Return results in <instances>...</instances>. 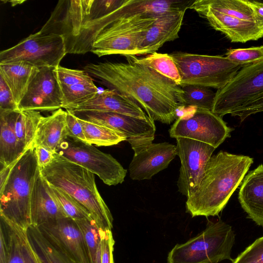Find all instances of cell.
<instances>
[{
  "label": "cell",
  "instance_id": "cell-1",
  "mask_svg": "<svg viewBox=\"0 0 263 263\" xmlns=\"http://www.w3.org/2000/svg\"><path fill=\"white\" fill-rule=\"evenodd\" d=\"M127 62L89 63L83 70L107 89L134 102L154 121L170 124L184 107L180 85L128 57Z\"/></svg>",
  "mask_w": 263,
  "mask_h": 263
},
{
  "label": "cell",
  "instance_id": "cell-2",
  "mask_svg": "<svg viewBox=\"0 0 263 263\" xmlns=\"http://www.w3.org/2000/svg\"><path fill=\"white\" fill-rule=\"evenodd\" d=\"M124 0H61L39 32L63 37L67 53L91 52L98 36L115 22Z\"/></svg>",
  "mask_w": 263,
  "mask_h": 263
},
{
  "label": "cell",
  "instance_id": "cell-3",
  "mask_svg": "<svg viewBox=\"0 0 263 263\" xmlns=\"http://www.w3.org/2000/svg\"><path fill=\"white\" fill-rule=\"evenodd\" d=\"M252 158L220 151L208 160L200 183L187 198L186 212L192 217L217 216L242 183Z\"/></svg>",
  "mask_w": 263,
  "mask_h": 263
},
{
  "label": "cell",
  "instance_id": "cell-4",
  "mask_svg": "<svg viewBox=\"0 0 263 263\" xmlns=\"http://www.w3.org/2000/svg\"><path fill=\"white\" fill-rule=\"evenodd\" d=\"M40 170L49 184L63 191L83 206L100 228L112 230L113 217L98 190L94 174L57 153L54 154L52 162Z\"/></svg>",
  "mask_w": 263,
  "mask_h": 263
},
{
  "label": "cell",
  "instance_id": "cell-5",
  "mask_svg": "<svg viewBox=\"0 0 263 263\" xmlns=\"http://www.w3.org/2000/svg\"><path fill=\"white\" fill-rule=\"evenodd\" d=\"M39 168L33 145L15 162L0 188L1 216L26 230L31 226L30 195Z\"/></svg>",
  "mask_w": 263,
  "mask_h": 263
},
{
  "label": "cell",
  "instance_id": "cell-6",
  "mask_svg": "<svg viewBox=\"0 0 263 263\" xmlns=\"http://www.w3.org/2000/svg\"><path fill=\"white\" fill-rule=\"evenodd\" d=\"M235 234L231 226L221 220L209 221L206 228L170 251L167 263H218L234 260L231 251Z\"/></svg>",
  "mask_w": 263,
  "mask_h": 263
},
{
  "label": "cell",
  "instance_id": "cell-7",
  "mask_svg": "<svg viewBox=\"0 0 263 263\" xmlns=\"http://www.w3.org/2000/svg\"><path fill=\"white\" fill-rule=\"evenodd\" d=\"M170 55L180 76V86L193 85L220 89L242 68L220 55L185 52Z\"/></svg>",
  "mask_w": 263,
  "mask_h": 263
},
{
  "label": "cell",
  "instance_id": "cell-8",
  "mask_svg": "<svg viewBox=\"0 0 263 263\" xmlns=\"http://www.w3.org/2000/svg\"><path fill=\"white\" fill-rule=\"evenodd\" d=\"M160 15L139 14L118 20L98 36L91 52L99 57L113 54L126 58L138 55L143 35Z\"/></svg>",
  "mask_w": 263,
  "mask_h": 263
},
{
  "label": "cell",
  "instance_id": "cell-9",
  "mask_svg": "<svg viewBox=\"0 0 263 263\" xmlns=\"http://www.w3.org/2000/svg\"><path fill=\"white\" fill-rule=\"evenodd\" d=\"M55 153L97 175L108 185L122 183L126 175L127 170L111 155L76 138L66 136Z\"/></svg>",
  "mask_w": 263,
  "mask_h": 263
},
{
  "label": "cell",
  "instance_id": "cell-10",
  "mask_svg": "<svg viewBox=\"0 0 263 263\" xmlns=\"http://www.w3.org/2000/svg\"><path fill=\"white\" fill-rule=\"evenodd\" d=\"M67 54L63 37L42 34L39 31L31 34L18 44L0 52V63L22 62L38 68H55Z\"/></svg>",
  "mask_w": 263,
  "mask_h": 263
},
{
  "label": "cell",
  "instance_id": "cell-11",
  "mask_svg": "<svg viewBox=\"0 0 263 263\" xmlns=\"http://www.w3.org/2000/svg\"><path fill=\"white\" fill-rule=\"evenodd\" d=\"M263 94V61L241 68L216 92L212 112L220 117Z\"/></svg>",
  "mask_w": 263,
  "mask_h": 263
},
{
  "label": "cell",
  "instance_id": "cell-12",
  "mask_svg": "<svg viewBox=\"0 0 263 263\" xmlns=\"http://www.w3.org/2000/svg\"><path fill=\"white\" fill-rule=\"evenodd\" d=\"M69 111L80 119L105 126L123 134L134 151V155L152 144L155 138V122L148 115L140 118L111 112Z\"/></svg>",
  "mask_w": 263,
  "mask_h": 263
},
{
  "label": "cell",
  "instance_id": "cell-13",
  "mask_svg": "<svg viewBox=\"0 0 263 263\" xmlns=\"http://www.w3.org/2000/svg\"><path fill=\"white\" fill-rule=\"evenodd\" d=\"M232 129L212 111L196 108L188 117H178L169 130L172 138H186L218 147L231 136Z\"/></svg>",
  "mask_w": 263,
  "mask_h": 263
},
{
  "label": "cell",
  "instance_id": "cell-14",
  "mask_svg": "<svg viewBox=\"0 0 263 263\" xmlns=\"http://www.w3.org/2000/svg\"><path fill=\"white\" fill-rule=\"evenodd\" d=\"M176 141L177 155L181 161L177 186L178 191L187 198L198 189L206 163L216 148L186 138H177Z\"/></svg>",
  "mask_w": 263,
  "mask_h": 263
},
{
  "label": "cell",
  "instance_id": "cell-15",
  "mask_svg": "<svg viewBox=\"0 0 263 263\" xmlns=\"http://www.w3.org/2000/svg\"><path fill=\"white\" fill-rule=\"evenodd\" d=\"M189 9L205 18L213 28L222 32L231 42L243 43L263 37V25L216 11L203 5L201 0L193 1Z\"/></svg>",
  "mask_w": 263,
  "mask_h": 263
},
{
  "label": "cell",
  "instance_id": "cell-16",
  "mask_svg": "<svg viewBox=\"0 0 263 263\" xmlns=\"http://www.w3.org/2000/svg\"><path fill=\"white\" fill-rule=\"evenodd\" d=\"M53 69H39L18 105L19 110L49 111L62 108L61 90Z\"/></svg>",
  "mask_w": 263,
  "mask_h": 263
},
{
  "label": "cell",
  "instance_id": "cell-17",
  "mask_svg": "<svg viewBox=\"0 0 263 263\" xmlns=\"http://www.w3.org/2000/svg\"><path fill=\"white\" fill-rule=\"evenodd\" d=\"M37 228L77 263H91L83 235L74 219L60 218Z\"/></svg>",
  "mask_w": 263,
  "mask_h": 263
},
{
  "label": "cell",
  "instance_id": "cell-18",
  "mask_svg": "<svg viewBox=\"0 0 263 263\" xmlns=\"http://www.w3.org/2000/svg\"><path fill=\"white\" fill-rule=\"evenodd\" d=\"M176 155V145L166 142L152 143L134 155L128 168L130 178L134 180L151 179L166 168Z\"/></svg>",
  "mask_w": 263,
  "mask_h": 263
},
{
  "label": "cell",
  "instance_id": "cell-19",
  "mask_svg": "<svg viewBox=\"0 0 263 263\" xmlns=\"http://www.w3.org/2000/svg\"><path fill=\"white\" fill-rule=\"evenodd\" d=\"M185 11L166 12L158 16L143 35L138 55L156 52L166 42L178 38Z\"/></svg>",
  "mask_w": 263,
  "mask_h": 263
},
{
  "label": "cell",
  "instance_id": "cell-20",
  "mask_svg": "<svg viewBox=\"0 0 263 263\" xmlns=\"http://www.w3.org/2000/svg\"><path fill=\"white\" fill-rule=\"evenodd\" d=\"M67 217L49 191L40 167L30 195L31 226L39 227L51 221Z\"/></svg>",
  "mask_w": 263,
  "mask_h": 263
},
{
  "label": "cell",
  "instance_id": "cell-21",
  "mask_svg": "<svg viewBox=\"0 0 263 263\" xmlns=\"http://www.w3.org/2000/svg\"><path fill=\"white\" fill-rule=\"evenodd\" d=\"M71 111H97L115 112L143 118L147 115L136 103L115 90L107 89L98 92Z\"/></svg>",
  "mask_w": 263,
  "mask_h": 263
},
{
  "label": "cell",
  "instance_id": "cell-22",
  "mask_svg": "<svg viewBox=\"0 0 263 263\" xmlns=\"http://www.w3.org/2000/svg\"><path fill=\"white\" fill-rule=\"evenodd\" d=\"M238 199L249 217L257 225L263 227V164L244 177Z\"/></svg>",
  "mask_w": 263,
  "mask_h": 263
},
{
  "label": "cell",
  "instance_id": "cell-23",
  "mask_svg": "<svg viewBox=\"0 0 263 263\" xmlns=\"http://www.w3.org/2000/svg\"><path fill=\"white\" fill-rule=\"evenodd\" d=\"M0 229L6 241L7 263H37L26 230L1 216Z\"/></svg>",
  "mask_w": 263,
  "mask_h": 263
},
{
  "label": "cell",
  "instance_id": "cell-24",
  "mask_svg": "<svg viewBox=\"0 0 263 263\" xmlns=\"http://www.w3.org/2000/svg\"><path fill=\"white\" fill-rule=\"evenodd\" d=\"M66 116L67 111L62 108L47 117L43 116L37 125L34 146H43L54 154L67 136Z\"/></svg>",
  "mask_w": 263,
  "mask_h": 263
},
{
  "label": "cell",
  "instance_id": "cell-25",
  "mask_svg": "<svg viewBox=\"0 0 263 263\" xmlns=\"http://www.w3.org/2000/svg\"><path fill=\"white\" fill-rule=\"evenodd\" d=\"M20 110H0V162L7 166L17 160L26 151L18 141L14 123Z\"/></svg>",
  "mask_w": 263,
  "mask_h": 263
},
{
  "label": "cell",
  "instance_id": "cell-26",
  "mask_svg": "<svg viewBox=\"0 0 263 263\" xmlns=\"http://www.w3.org/2000/svg\"><path fill=\"white\" fill-rule=\"evenodd\" d=\"M39 68L22 62L0 63V77L9 88L17 106Z\"/></svg>",
  "mask_w": 263,
  "mask_h": 263
},
{
  "label": "cell",
  "instance_id": "cell-27",
  "mask_svg": "<svg viewBox=\"0 0 263 263\" xmlns=\"http://www.w3.org/2000/svg\"><path fill=\"white\" fill-rule=\"evenodd\" d=\"M27 232L31 246L45 263H77L37 227L31 226Z\"/></svg>",
  "mask_w": 263,
  "mask_h": 263
},
{
  "label": "cell",
  "instance_id": "cell-28",
  "mask_svg": "<svg viewBox=\"0 0 263 263\" xmlns=\"http://www.w3.org/2000/svg\"><path fill=\"white\" fill-rule=\"evenodd\" d=\"M201 2L216 11L263 25V18L254 11L248 0H201Z\"/></svg>",
  "mask_w": 263,
  "mask_h": 263
},
{
  "label": "cell",
  "instance_id": "cell-29",
  "mask_svg": "<svg viewBox=\"0 0 263 263\" xmlns=\"http://www.w3.org/2000/svg\"><path fill=\"white\" fill-rule=\"evenodd\" d=\"M78 119L82 125L86 141L88 143L98 146H108L126 141L125 136L118 131Z\"/></svg>",
  "mask_w": 263,
  "mask_h": 263
},
{
  "label": "cell",
  "instance_id": "cell-30",
  "mask_svg": "<svg viewBox=\"0 0 263 263\" xmlns=\"http://www.w3.org/2000/svg\"><path fill=\"white\" fill-rule=\"evenodd\" d=\"M42 117L37 111H19L14 123V130L25 150L34 145L37 125Z\"/></svg>",
  "mask_w": 263,
  "mask_h": 263
},
{
  "label": "cell",
  "instance_id": "cell-31",
  "mask_svg": "<svg viewBox=\"0 0 263 263\" xmlns=\"http://www.w3.org/2000/svg\"><path fill=\"white\" fill-rule=\"evenodd\" d=\"M129 58L134 62L154 69L177 85H180V76L170 54L155 52L139 59L135 57Z\"/></svg>",
  "mask_w": 263,
  "mask_h": 263
},
{
  "label": "cell",
  "instance_id": "cell-32",
  "mask_svg": "<svg viewBox=\"0 0 263 263\" xmlns=\"http://www.w3.org/2000/svg\"><path fill=\"white\" fill-rule=\"evenodd\" d=\"M59 86L61 93L62 108L66 109V110L76 108L78 105L88 101L98 92V89L93 82Z\"/></svg>",
  "mask_w": 263,
  "mask_h": 263
},
{
  "label": "cell",
  "instance_id": "cell-33",
  "mask_svg": "<svg viewBox=\"0 0 263 263\" xmlns=\"http://www.w3.org/2000/svg\"><path fill=\"white\" fill-rule=\"evenodd\" d=\"M75 221L83 235L91 263H101L102 237L103 230L100 228L92 218Z\"/></svg>",
  "mask_w": 263,
  "mask_h": 263
},
{
  "label": "cell",
  "instance_id": "cell-34",
  "mask_svg": "<svg viewBox=\"0 0 263 263\" xmlns=\"http://www.w3.org/2000/svg\"><path fill=\"white\" fill-rule=\"evenodd\" d=\"M181 87L183 91L184 106L212 111L216 92L210 88L202 86L184 85Z\"/></svg>",
  "mask_w": 263,
  "mask_h": 263
},
{
  "label": "cell",
  "instance_id": "cell-35",
  "mask_svg": "<svg viewBox=\"0 0 263 263\" xmlns=\"http://www.w3.org/2000/svg\"><path fill=\"white\" fill-rule=\"evenodd\" d=\"M47 184L49 191L68 217L75 220L86 218L92 219L89 212L69 195L47 182Z\"/></svg>",
  "mask_w": 263,
  "mask_h": 263
},
{
  "label": "cell",
  "instance_id": "cell-36",
  "mask_svg": "<svg viewBox=\"0 0 263 263\" xmlns=\"http://www.w3.org/2000/svg\"><path fill=\"white\" fill-rule=\"evenodd\" d=\"M226 57L242 67L263 61V45L247 48L228 49Z\"/></svg>",
  "mask_w": 263,
  "mask_h": 263
},
{
  "label": "cell",
  "instance_id": "cell-37",
  "mask_svg": "<svg viewBox=\"0 0 263 263\" xmlns=\"http://www.w3.org/2000/svg\"><path fill=\"white\" fill-rule=\"evenodd\" d=\"M53 73L59 86L93 83L91 77L84 70L72 69L59 66L53 69Z\"/></svg>",
  "mask_w": 263,
  "mask_h": 263
},
{
  "label": "cell",
  "instance_id": "cell-38",
  "mask_svg": "<svg viewBox=\"0 0 263 263\" xmlns=\"http://www.w3.org/2000/svg\"><path fill=\"white\" fill-rule=\"evenodd\" d=\"M232 263H263V236L248 246Z\"/></svg>",
  "mask_w": 263,
  "mask_h": 263
},
{
  "label": "cell",
  "instance_id": "cell-39",
  "mask_svg": "<svg viewBox=\"0 0 263 263\" xmlns=\"http://www.w3.org/2000/svg\"><path fill=\"white\" fill-rule=\"evenodd\" d=\"M263 112V94L234 110L230 114L243 121L249 116Z\"/></svg>",
  "mask_w": 263,
  "mask_h": 263
},
{
  "label": "cell",
  "instance_id": "cell-40",
  "mask_svg": "<svg viewBox=\"0 0 263 263\" xmlns=\"http://www.w3.org/2000/svg\"><path fill=\"white\" fill-rule=\"evenodd\" d=\"M115 240L111 230L102 231L101 263H114L113 251Z\"/></svg>",
  "mask_w": 263,
  "mask_h": 263
},
{
  "label": "cell",
  "instance_id": "cell-41",
  "mask_svg": "<svg viewBox=\"0 0 263 263\" xmlns=\"http://www.w3.org/2000/svg\"><path fill=\"white\" fill-rule=\"evenodd\" d=\"M66 130L67 136L86 142L83 128L78 119L69 110H66Z\"/></svg>",
  "mask_w": 263,
  "mask_h": 263
},
{
  "label": "cell",
  "instance_id": "cell-42",
  "mask_svg": "<svg viewBox=\"0 0 263 263\" xmlns=\"http://www.w3.org/2000/svg\"><path fill=\"white\" fill-rule=\"evenodd\" d=\"M19 110L12 93L0 77V110Z\"/></svg>",
  "mask_w": 263,
  "mask_h": 263
},
{
  "label": "cell",
  "instance_id": "cell-43",
  "mask_svg": "<svg viewBox=\"0 0 263 263\" xmlns=\"http://www.w3.org/2000/svg\"><path fill=\"white\" fill-rule=\"evenodd\" d=\"M34 147L38 164L40 167L46 166L52 162L54 158V153L40 145H35Z\"/></svg>",
  "mask_w": 263,
  "mask_h": 263
},
{
  "label": "cell",
  "instance_id": "cell-44",
  "mask_svg": "<svg viewBox=\"0 0 263 263\" xmlns=\"http://www.w3.org/2000/svg\"><path fill=\"white\" fill-rule=\"evenodd\" d=\"M8 251L5 236L0 229V263H7Z\"/></svg>",
  "mask_w": 263,
  "mask_h": 263
},
{
  "label": "cell",
  "instance_id": "cell-45",
  "mask_svg": "<svg viewBox=\"0 0 263 263\" xmlns=\"http://www.w3.org/2000/svg\"><path fill=\"white\" fill-rule=\"evenodd\" d=\"M15 162L7 166L1 168L0 172V188L2 187L7 181Z\"/></svg>",
  "mask_w": 263,
  "mask_h": 263
},
{
  "label": "cell",
  "instance_id": "cell-46",
  "mask_svg": "<svg viewBox=\"0 0 263 263\" xmlns=\"http://www.w3.org/2000/svg\"><path fill=\"white\" fill-rule=\"evenodd\" d=\"M249 3L254 11L263 18V2L260 1H249Z\"/></svg>",
  "mask_w": 263,
  "mask_h": 263
},
{
  "label": "cell",
  "instance_id": "cell-47",
  "mask_svg": "<svg viewBox=\"0 0 263 263\" xmlns=\"http://www.w3.org/2000/svg\"><path fill=\"white\" fill-rule=\"evenodd\" d=\"M33 249V248H32ZM33 252L37 261V263H45V262L42 259V258L37 254L35 251L33 249Z\"/></svg>",
  "mask_w": 263,
  "mask_h": 263
},
{
  "label": "cell",
  "instance_id": "cell-48",
  "mask_svg": "<svg viewBox=\"0 0 263 263\" xmlns=\"http://www.w3.org/2000/svg\"><path fill=\"white\" fill-rule=\"evenodd\" d=\"M24 1H9V2L11 3V6H14L15 5H16L17 4H21V3L24 2Z\"/></svg>",
  "mask_w": 263,
  "mask_h": 263
},
{
  "label": "cell",
  "instance_id": "cell-49",
  "mask_svg": "<svg viewBox=\"0 0 263 263\" xmlns=\"http://www.w3.org/2000/svg\"><path fill=\"white\" fill-rule=\"evenodd\" d=\"M261 2H263V1H260Z\"/></svg>",
  "mask_w": 263,
  "mask_h": 263
}]
</instances>
